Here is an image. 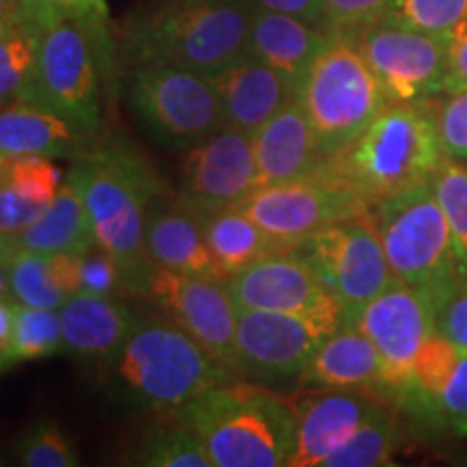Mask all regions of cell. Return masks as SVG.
I'll return each mask as SVG.
<instances>
[{
    "label": "cell",
    "mask_w": 467,
    "mask_h": 467,
    "mask_svg": "<svg viewBox=\"0 0 467 467\" xmlns=\"http://www.w3.org/2000/svg\"><path fill=\"white\" fill-rule=\"evenodd\" d=\"M5 159H7V156L3 154V151H0V167H3V162H5Z\"/></svg>",
    "instance_id": "49"
},
{
    "label": "cell",
    "mask_w": 467,
    "mask_h": 467,
    "mask_svg": "<svg viewBox=\"0 0 467 467\" xmlns=\"http://www.w3.org/2000/svg\"><path fill=\"white\" fill-rule=\"evenodd\" d=\"M9 292L22 306L58 309L74 295L72 255L16 251L9 265Z\"/></svg>",
    "instance_id": "29"
},
{
    "label": "cell",
    "mask_w": 467,
    "mask_h": 467,
    "mask_svg": "<svg viewBox=\"0 0 467 467\" xmlns=\"http://www.w3.org/2000/svg\"><path fill=\"white\" fill-rule=\"evenodd\" d=\"M39 28L16 11L0 26V107L26 100L35 80L39 50Z\"/></svg>",
    "instance_id": "30"
},
{
    "label": "cell",
    "mask_w": 467,
    "mask_h": 467,
    "mask_svg": "<svg viewBox=\"0 0 467 467\" xmlns=\"http://www.w3.org/2000/svg\"><path fill=\"white\" fill-rule=\"evenodd\" d=\"M292 251L317 271L325 288L340 301L347 323L396 282L372 210L325 227Z\"/></svg>",
    "instance_id": "10"
},
{
    "label": "cell",
    "mask_w": 467,
    "mask_h": 467,
    "mask_svg": "<svg viewBox=\"0 0 467 467\" xmlns=\"http://www.w3.org/2000/svg\"><path fill=\"white\" fill-rule=\"evenodd\" d=\"M329 39V31L301 17L251 5L249 55L277 69L296 91Z\"/></svg>",
    "instance_id": "23"
},
{
    "label": "cell",
    "mask_w": 467,
    "mask_h": 467,
    "mask_svg": "<svg viewBox=\"0 0 467 467\" xmlns=\"http://www.w3.org/2000/svg\"><path fill=\"white\" fill-rule=\"evenodd\" d=\"M379 400L366 388H318L292 402L296 413L290 467H320L375 411Z\"/></svg>",
    "instance_id": "18"
},
{
    "label": "cell",
    "mask_w": 467,
    "mask_h": 467,
    "mask_svg": "<svg viewBox=\"0 0 467 467\" xmlns=\"http://www.w3.org/2000/svg\"><path fill=\"white\" fill-rule=\"evenodd\" d=\"M299 379L306 388H388L377 347L350 323L320 344Z\"/></svg>",
    "instance_id": "25"
},
{
    "label": "cell",
    "mask_w": 467,
    "mask_h": 467,
    "mask_svg": "<svg viewBox=\"0 0 467 467\" xmlns=\"http://www.w3.org/2000/svg\"><path fill=\"white\" fill-rule=\"evenodd\" d=\"M14 244L16 251L66 255L83 254L98 244L83 192L74 180L66 178L48 210L25 232L14 236Z\"/></svg>",
    "instance_id": "27"
},
{
    "label": "cell",
    "mask_w": 467,
    "mask_h": 467,
    "mask_svg": "<svg viewBox=\"0 0 467 467\" xmlns=\"http://www.w3.org/2000/svg\"><path fill=\"white\" fill-rule=\"evenodd\" d=\"M431 186L451 227L459 277L467 282V167L443 159L431 178Z\"/></svg>",
    "instance_id": "34"
},
{
    "label": "cell",
    "mask_w": 467,
    "mask_h": 467,
    "mask_svg": "<svg viewBox=\"0 0 467 467\" xmlns=\"http://www.w3.org/2000/svg\"><path fill=\"white\" fill-rule=\"evenodd\" d=\"M93 145L96 134L46 104L17 100L0 109V151L5 156L76 159Z\"/></svg>",
    "instance_id": "20"
},
{
    "label": "cell",
    "mask_w": 467,
    "mask_h": 467,
    "mask_svg": "<svg viewBox=\"0 0 467 467\" xmlns=\"http://www.w3.org/2000/svg\"><path fill=\"white\" fill-rule=\"evenodd\" d=\"M17 11L42 26L48 16L66 14L87 22L93 28L109 31L107 0H17Z\"/></svg>",
    "instance_id": "41"
},
{
    "label": "cell",
    "mask_w": 467,
    "mask_h": 467,
    "mask_svg": "<svg viewBox=\"0 0 467 467\" xmlns=\"http://www.w3.org/2000/svg\"><path fill=\"white\" fill-rule=\"evenodd\" d=\"M67 178L83 192L98 247L119 265L124 288L141 295L151 266L145 225L151 202L161 195L159 175L141 151L113 139L76 156Z\"/></svg>",
    "instance_id": "1"
},
{
    "label": "cell",
    "mask_w": 467,
    "mask_h": 467,
    "mask_svg": "<svg viewBox=\"0 0 467 467\" xmlns=\"http://www.w3.org/2000/svg\"><path fill=\"white\" fill-rule=\"evenodd\" d=\"M206 446L213 467H290L292 400L244 383L214 385L175 413Z\"/></svg>",
    "instance_id": "4"
},
{
    "label": "cell",
    "mask_w": 467,
    "mask_h": 467,
    "mask_svg": "<svg viewBox=\"0 0 467 467\" xmlns=\"http://www.w3.org/2000/svg\"><path fill=\"white\" fill-rule=\"evenodd\" d=\"M435 405L457 433L467 435V350L459 353L457 364L437 394Z\"/></svg>",
    "instance_id": "42"
},
{
    "label": "cell",
    "mask_w": 467,
    "mask_h": 467,
    "mask_svg": "<svg viewBox=\"0 0 467 467\" xmlns=\"http://www.w3.org/2000/svg\"><path fill=\"white\" fill-rule=\"evenodd\" d=\"M14 323H16V299L11 301L7 296H0V370L9 368V347L14 337Z\"/></svg>",
    "instance_id": "46"
},
{
    "label": "cell",
    "mask_w": 467,
    "mask_h": 467,
    "mask_svg": "<svg viewBox=\"0 0 467 467\" xmlns=\"http://www.w3.org/2000/svg\"><path fill=\"white\" fill-rule=\"evenodd\" d=\"M385 17L416 31L446 37L467 17V0H392Z\"/></svg>",
    "instance_id": "36"
},
{
    "label": "cell",
    "mask_w": 467,
    "mask_h": 467,
    "mask_svg": "<svg viewBox=\"0 0 467 467\" xmlns=\"http://www.w3.org/2000/svg\"><path fill=\"white\" fill-rule=\"evenodd\" d=\"M296 100L307 113L327 159L353 143L389 104L355 39L334 33L307 69Z\"/></svg>",
    "instance_id": "6"
},
{
    "label": "cell",
    "mask_w": 467,
    "mask_h": 467,
    "mask_svg": "<svg viewBox=\"0 0 467 467\" xmlns=\"http://www.w3.org/2000/svg\"><path fill=\"white\" fill-rule=\"evenodd\" d=\"M399 422L381 402L355 435L325 461L323 467H379L392 463L399 451Z\"/></svg>",
    "instance_id": "31"
},
{
    "label": "cell",
    "mask_w": 467,
    "mask_h": 467,
    "mask_svg": "<svg viewBox=\"0 0 467 467\" xmlns=\"http://www.w3.org/2000/svg\"><path fill=\"white\" fill-rule=\"evenodd\" d=\"M202 221L210 254L225 279L266 255L295 249L292 244L262 230L243 208L223 210Z\"/></svg>",
    "instance_id": "28"
},
{
    "label": "cell",
    "mask_w": 467,
    "mask_h": 467,
    "mask_svg": "<svg viewBox=\"0 0 467 467\" xmlns=\"http://www.w3.org/2000/svg\"><path fill=\"white\" fill-rule=\"evenodd\" d=\"M254 7L279 11V14H288L301 20L309 22V25L325 28V11L323 0H249Z\"/></svg>",
    "instance_id": "45"
},
{
    "label": "cell",
    "mask_w": 467,
    "mask_h": 467,
    "mask_svg": "<svg viewBox=\"0 0 467 467\" xmlns=\"http://www.w3.org/2000/svg\"><path fill=\"white\" fill-rule=\"evenodd\" d=\"M225 288L238 309L344 314L340 301L325 288L317 271L296 251L273 254L254 262L227 277Z\"/></svg>",
    "instance_id": "17"
},
{
    "label": "cell",
    "mask_w": 467,
    "mask_h": 467,
    "mask_svg": "<svg viewBox=\"0 0 467 467\" xmlns=\"http://www.w3.org/2000/svg\"><path fill=\"white\" fill-rule=\"evenodd\" d=\"M132 463L148 467H213L203 441L180 420L148 431L134 448Z\"/></svg>",
    "instance_id": "32"
},
{
    "label": "cell",
    "mask_w": 467,
    "mask_h": 467,
    "mask_svg": "<svg viewBox=\"0 0 467 467\" xmlns=\"http://www.w3.org/2000/svg\"><path fill=\"white\" fill-rule=\"evenodd\" d=\"M104 366L121 400L161 416L178 413L195 396L236 377L178 325L156 320L137 323Z\"/></svg>",
    "instance_id": "5"
},
{
    "label": "cell",
    "mask_w": 467,
    "mask_h": 467,
    "mask_svg": "<svg viewBox=\"0 0 467 467\" xmlns=\"http://www.w3.org/2000/svg\"><path fill=\"white\" fill-rule=\"evenodd\" d=\"M443 159L433 100L389 102L353 143L331 156L323 175L375 206L431 182Z\"/></svg>",
    "instance_id": "3"
},
{
    "label": "cell",
    "mask_w": 467,
    "mask_h": 467,
    "mask_svg": "<svg viewBox=\"0 0 467 467\" xmlns=\"http://www.w3.org/2000/svg\"><path fill=\"white\" fill-rule=\"evenodd\" d=\"M16 457L26 467H76L74 443L52 420H37L17 437Z\"/></svg>",
    "instance_id": "35"
},
{
    "label": "cell",
    "mask_w": 467,
    "mask_h": 467,
    "mask_svg": "<svg viewBox=\"0 0 467 467\" xmlns=\"http://www.w3.org/2000/svg\"><path fill=\"white\" fill-rule=\"evenodd\" d=\"M213 83L223 102L227 126L247 134L260 130L277 110L296 98L295 87L254 55L213 76Z\"/></svg>",
    "instance_id": "21"
},
{
    "label": "cell",
    "mask_w": 467,
    "mask_h": 467,
    "mask_svg": "<svg viewBox=\"0 0 467 467\" xmlns=\"http://www.w3.org/2000/svg\"><path fill=\"white\" fill-rule=\"evenodd\" d=\"M63 331V350L74 358L107 361L124 347L137 327L134 314L115 296L74 292L58 307Z\"/></svg>",
    "instance_id": "22"
},
{
    "label": "cell",
    "mask_w": 467,
    "mask_h": 467,
    "mask_svg": "<svg viewBox=\"0 0 467 467\" xmlns=\"http://www.w3.org/2000/svg\"><path fill=\"white\" fill-rule=\"evenodd\" d=\"M17 7V0H0V26L9 20V16L14 14Z\"/></svg>",
    "instance_id": "48"
},
{
    "label": "cell",
    "mask_w": 467,
    "mask_h": 467,
    "mask_svg": "<svg viewBox=\"0 0 467 467\" xmlns=\"http://www.w3.org/2000/svg\"><path fill=\"white\" fill-rule=\"evenodd\" d=\"M437 134L443 156L451 161H467V89L446 91L433 102Z\"/></svg>",
    "instance_id": "39"
},
{
    "label": "cell",
    "mask_w": 467,
    "mask_h": 467,
    "mask_svg": "<svg viewBox=\"0 0 467 467\" xmlns=\"http://www.w3.org/2000/svg\"><path fill=\"white\" fill-rule=\"evenodd\" d=\"M396 282L429 292L435 306L461 282L448 221L431 182L372 206Z\"/></svg>",
    "instance_id": "8"
},
{
    "label": "cell",
    "mask_w": 467,
    "mask_h": 467,
    "mask_svg": "<svg viewBox=\"0 0 467 467\" xmlns=\"http://www.w3.org/2000/svg\"><path fill=\"white\" fill-rule=\"evenodd\" d=\"M389 3L392 0H323L327 31L355 39L364 28L383 20Z\"/></svg>",
    "instance_id": "40"
},
{
    "label": "cell",
    "mask_w": 467,
    "mask_h": 467,
    "mask_svg": "<svg viewBox=\"0 0 467 467\" xmlns=\"http://www.w3.org/2000/svg\"><path fill=\"white\" fill-rule=\"evenodd\" d=\"M145 254L151 265L184 275L225 279L210 254L203 221L182 203L150 213Z\"/></svg>",
    "instance_id": "24"
},
{
    "label": "cell",
    "mask_w": 467,
    "mask_h": 467,
    "mask_svg": "<svg viewBox=\"0 0 467 467\" xmlns=\"http://www.w3.org/2000/svg\"><path fill=\"white\" fill-rule=\"evenodd\" d=\"M437 306L429 292L394 282L350 318L375 344L389 389H409L422 344L435 334Z\"/></svg>",
    "instance_id": "16"
},
{
    "label": "cell",
    "mask_w": 467,
    "mask_h": 467,
    "mask_svg": "<svg viewBox=\"0 0 467 467\" xmlns=\"http://www.w3.org/2000/svg\"><path fill=\"white\" fill-rule=\"evenodd\" d=\"M389 102H426L446 91V39L399 22H375L355 37Z\"/></svg>",
    "instance_id": "12"
},
{
    "label": "cell",
    "mask_w": 467,
    "mask_h": 467,
    "mask_svg": "<svg viewBox=\"0 0 467 467\" xmlns=\"http://www.w3.org/2000/svg\"><path fill=\"white\" fill-rule=\"evenodd\" d=\"M251 134L225 126L189 148L178 182V203L200 217L241 208L260 189Z\"/></svg>",
    "instance_id": "14"
},
{
    "label": "cell",
    "mask_w": 467,
    "mask_h": 467,
    "mask_svg": "<svg viewBox=\"0 0 467 467\" xmlns=\"http://www.w3.org/2000/svg\"><path fill=\"white\" fill-rule=\"evenodd\" d=\"M16 255L14 238L0 236V296L9 290V265Z\"/></svg>",
    "instance_id": "47"
},
{
    "label": "cell",
    "mask_w": 467,
    "mask_h": 467,
    "mask_svg": "<svg viewBox=\"0 0 467 467\" xmlns=\"http://www.w3.org/2000/svg\"><path fill=\"white\" fill-rule=\"evenodd\" d=\"M128 102L139 124L171 148H192L227 126L213 78L192 69L165 63L134 66Z\"/></svg>",
    "instance_id": "9"
},
{
    "label": "cell",
    "mask_w": 467,
    "mask_h": 467,
    "mask_svg": "<svg viewBox=\"0 0 467 467\" xmlns=\"http://www.w3.org/2000/svg\"><path fill=\"white\" fill-rule=\"evenodd\" d=\"M461 348L448 342L446 337L435 331L420 348L416 361H413V375L409 389H416L424 399L435 400L437 394L441 392L443 383L457 364Z\"/></svg>",
    "instance_id": "37"
},
{
    "label": "cell",
    "mask_w": 467,
    "mask_h": 467,
    "mask_svg": "<svg viewBox=\"0 0 467 467\" xmlns=\"http://www.w3.org/2000/svg\"><path fill=\"white\" fill-rule=\"evenodd\" d=\"M249 0H151L124 25L134 66L165 63L217 76L249 55Z\"/></svg>",
    "instance_id": "2"
},
{
    "label": "cell",
    "mask_w": 467,
    "mask_h": 467,
    "mask_svg": "<svg viewBox=\"0 0 467 467\" xmlns=\"http://www.w3.org/2000/svg\"><path fill=\"white\" fill-rule=\"evenodd\" d=\"M435 331L457 348L467 350V282L463 279L437 307Z\"/></svg>",
    "instance_id": "43"
},
{
    "label": "cell",
    "mask_w": 467,
    "mask_h": 467,
    "mask_svg": "<svg viewBox=\"0 0 467 467\" xmlns=\"http://www.w3.org/2000/svg\"><path fill=\"white\" fill-rule=\"evenodd\" d=\"M446 91L467 89V17L446 35ZM443 91V93H446Z\"/></svg>",
    "instance_id": "44"
},
{
    "label": "cell",
    "mask_w": 467,
    "mask_h": 467,
    "mask_svg": "<svg viewBox=\"0 0 467 467\" xmlns=\"http://www.w3.org/2000/svg\"><path fill=\"white\" fill-rule=\"evenodd\" d=\"M347 323L340 312L292 314L236 307L241 375L279 383L301 377L320 344Z\"/></svg>",
    "instance_id": "11"
},
{
    "label": "cell",
    "mask_w": 467,
    "mask_h": 467,
    "mask_svg": "<svg viewBox=\"0 0 467 467\" xmlns=\"http://www.w3.org/2000/svg\"><path fill=\"white\" fill-rule=\"evenodd\" d=\"M241 208L262 230L292 247L337 221L372 210L364 197L329 175L260 186Z\"/></svg>",
    "instance_id": "15"
},
{
    "label": "cell",
    "mask_w": 467,
    "mask_h": 467,
    "mask_svg": "<svg viewBox=\"0 0 467 467\" xmlns=\"http://www.w3.org/2000/svg\"><path fill=\"white\" fill-rule=\"evenodd\" d=\"M141 295L150 296L214 359L223 361L236 375H241L236 348V306L225 288V279L184 275L151 265Z\"/></svg>",
    "instance_id": "13"
},
{
    "label": "cell",
    "mask_w": 467,
    "mask_h": 467,
    "mask_svg": "<svg viewBox=\"0 0 467 467\" xmlns=\"http://www.w3.org/2000/svg\"><path fill=\"white\" fill-rule=\"evenodd\" d=\"M63 171L46 156H7L0 167V236L14 238L48 210Z\"/></svg>",
    "instance_id": "26"
},
{
    "label": "cell",
    "mask_w": 467,
    "mask_h": 467,
    "mask_svg": "<svg viewBox=\"0 0 467 467\" xmlns=\"http://www.w3.org/2000/svg\"><path fill=\"white\" fill-rule=\"evenodd\" d=\"M63 350V331L58 309L31 307L16 301L14 337L9 347V366L44 359Z\"/></svg>",
    "instance_id": "33"
},
{
    "label": "cell",
    "mask_w": 467,
    "mask_h": 467,
    "mask_svg": "<svg viewBox=\"0 0 467 467\" xmlns=\"http://www.w3.org/2000/svg\"><path fill=\"white\" fill-rule=\"evenodd\" d=\"M110 50L109 31L66 14L46 17L35 80L26 100L72 117L98 137L104 115L100 72L109 66Z\"/></svg>",
    "instance_id": "7"
},
{
    "label": "cell",
    "mask_w": 467,
    "mask_h": 467,
    "mask_svg": "<svg viewBox=\"0 0 467 467\" xmlns=\"http://www.w3.org/2000/svg\"><path fill=\"white\" fill-rule=\"evenodd\" d=\"M251 139L262 186L317 178L325 173L329 162L296 98L251 134Z\"/></svg>",
    "instance_id": "19"
},
{
    "label": "cell",
    "mask_w": 467,
    "mask_h": 467,
    "mask_svg": "<svg viewBox=\"0 0 467 467\" xmlns=\"http://www.w3.org/2000/svg\"><path fill=\"white\" fill-rule=\"evenodd\" d=\"M72 279L74 292H87V295L115 296L124 288L119 265L98 244L83 254L72 255Z\"/></svg>",
    "instance_id": "38"
}]
</instances>
